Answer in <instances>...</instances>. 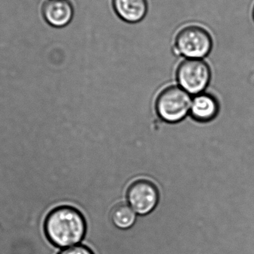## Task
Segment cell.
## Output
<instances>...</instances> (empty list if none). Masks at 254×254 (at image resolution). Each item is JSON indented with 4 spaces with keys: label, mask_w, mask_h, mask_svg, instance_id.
<instances>
[{
    "label": "cell",
    "mask_w": 254,
    "mask_h": 254,
    "mask_svg": "<svg viewBox=\"0 0 254 254\" xmlns=\"http://www.w3.org/2000/svg\"><path fill=\"white\" fill-rule=\"evenodd\" d=\"M176 78L181 88L192 95L201 94L210 83L211 71L207 62L201 59H187L180 63Z\"/></svg>",
    "instance_id": "obj_4"
},
{
    "label": "cell",
    "mask_w": 254,
    "mask_h": 254,
    "mask_svg": "<svg viewBox=\"0 0 254 254\" xmlns=\"http://www.w3.org/2000/svg\"><path fill=\"white\" fill-rule=\"evenodd\" d=\"M58 254H95V253L90 248L85 245H77V246L63 249Z\"/></svg>",
    "instance_id": "obj_10"
},
{
    "label": "cell",
    "mask_w": 254,
    "mask_h": 254,
    "mask_svg": "<svg viewBox=\"0 0 254 254\" xmlns=\"http://www.w3.org/2000/svg\"><path fill=\"white\" fill-rule=\"evenodd\" d=\"M87 231L86 219L80 210L71 206H60L46 216L44 231L52 244L61 249L77 246Z\"/></svg>",
    "instance_id": "obj_1"
},
{
    "label": "cell",
    "mask_w": 254,
    "mask_h": 254,
    "mask_svg": "<svg viewBox=\"0 0 254 254\" xmlns=\"http://www.w3.org/2000/svg\"><path fill=\"white\" fill-rule=\"evenodd\" d=\"M190 94L178 86H169L158 95L155 104L157 114L164 122H182L190 111Z\"/></svg>",
    "instance_id": "obj_3"
},
{
    "label": "cell",
    "mask_w": 254,
    "mask_h": 254,
    "mask_svg": "<svg viewBox=\"0 0 254 254\" xmlns=\"http://www.w3.org/2000/svg\"><path fill=\"white\" fill-rule=\"evenodd\" d=\"M213 37L201 25L190 24L182 27L176 34L174 50L176 55L188 59H202L213 49Z\"/></svg>",
    "instance_id": "obj_2"
},
{
    "label": "cell",
    "mask_w": 254,
    "mask_h": 254,
    "mask_svg": "<svg viewBox=\"0 0 254 254\" xmlns=\"http://www.w3.org/2000/svg\"><path fill=\"white\" fill-rule=\"evenodd\" d=\"M252 16H253V19L254 21V7H253V11H252Z\"/></svg>",
    "instance_id": "obj_11"
},
{
    "label": "cell",
    "mask_w": 254,
    "mask_h": 254,
    "mask_svg": "<svg viewBox=\"0 0 254 254\" xmlns=\"http://www.w3.org/2000/svg\"><path fill=\"white\" fill-rule=\"evenodd\" d=\"M112 5L122 20L131 24L143 20L149 9L148 0H112Z\"/></svg>",
    "instance_id": "obj_7"
},
{
    "label": "cell",
    "mask_w": 254,
    "mask_h": 254,
    "mask_svg": "<svg viewBox=\"0 0 254 254\" xmlns=\"http://www.w3.org/2000/svg\"><path fill=\"white\" fill-rule=\"evenodd\" d=\"M110 219L113 225L120 230L130 229L137 222V213L128 204L120 203L113 207L110 212Z\"/></svg>",
    "instance_id": "obj_9"
},
{
    "label": "cell",
    "mask_w": 254,
    "mask_h": 254,
    "mask_svg": "<svg viewBox=\"0 0 254 254\" xmlns=\"http://www.w3.org/2000/svg\"><path fill=\"white\" fill-rule=\"evenodd\" d=\"M42 13L45 20L55 28H64L72 20L74 7L69 0H46Z\"/></svg>",
    "instance_id": "obj_6"
},
{
    "label": "cell",
    "mask_w": 254,
    "mask_h": 254,
    "mask_svg": "<svg viewBox=\"0 0 254 254\" xmlns=\"http://www.w3.org/2000/svg\"><path fill=\"white\" fill-rule=\"evenodd\" d=\"M219 111L217 99L210 94H198L192 100L190 114L196 122L201 123L212 122L216 119Z\"/></svg>",
    "instance_id": "obj_8"
},
{
    "label": "cell",
    "mask_w": 254,
    "mask_h": 254,
    "mask_svg": "<svg viewBox=\"0 0 254 254\" xmlns=\"http://www.w3.org/2000/svg\"><path fill=\"white\" fill-rule=\"evenodd\" d=\"M128 205L140 216L152 213L159 203L158 188L152 182L140 179L133 182L127 193Z\"/></svg>",
    "instance_id": "obj_5"
}]
</instances>
